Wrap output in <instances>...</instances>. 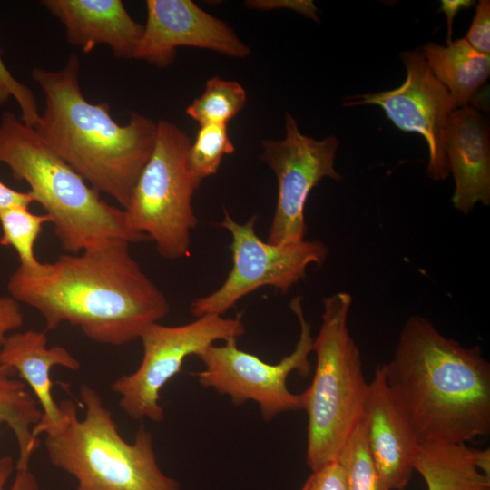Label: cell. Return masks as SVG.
<instances>
[{"label":"cell","mask_w":490,"mask_h":490,"mask_svg":"<svg viewBox=\"0 0 490 490\" xmlns=\"http://www.w3.org/2000/svg\"><path fill=\"white\" fill-rule=\"evenodd\" d=\"M129 247L114 242L63 254L32 270L18 267L8 280V292L37 310L48 330L67 322L92 341L123 346L140 339L171 309Z\"/></svg>","instance_id":"6da1fadb"},{"label":"cell","mask_w":490,"mask_h":490,"mask_svg":"<svg viewBox=\"0 0 490 490\" xmlns=\"http://www.w3.org/2000/svg\"><path fill=\"white\" fill-rule=\"evenodd\" d=\"M381 365L419 444H466L489 433L490 364L479 346L466 348L411 316Z\"/></svg>","instance_id":"7a4b0ae2"},{"label":"cell","mask_w":490,"mask_h":490,"mask_svg":"<svg viewBox=\"0 0 490 490\" xmlns=\"http://www.w3.org/2000/svg\"><path fill=\"white\" fill-rule=\"evenodd\" d=\"M79 69L75 54L60 70L32 69L44 94V108L34 129L93 188L124 209L152 152L157 122L132 113L127 124H118L107 103L85 99Z\"/></svg>","instance_id":"3957f363"},{"label":"cell","mask_w":490,"mask_h":490,"mask_svg":"<svg viewBox=\"0 0 490 490\" xmlns=\"http://www.w3.org/2000/svg\"><path fill=\"white\" fill-rule=\"evenodd\" d=\"M0 162L29 185L64 251L77 254L114 242L148 240L131 227L123 209L105 201L33 127L10 112L0 118Z\"/></svg>","instance_id":"277c9868"},{"label":"cell","mask_w":490,"mask_h":490,"mask_svg":"<svg viewBox=\"0 0 490 490\" xmlns=\"http://www.w3.org/2000/svg\"><path fill=\"white\" fill-rule=\"evenodd\" d=\"M80 398L83 418L71 399H64L62 424L44 433L50 462L75 479L76 490H181L161 469L152 434L143 423L129 443L93 387L83 384Z\"/></svg>","instance_id":"5b68a950"},{"label":"cell","mask_w":490,"mask_h":490,"mask_svg":"<svg viewBox=\"0 0 490 490\" xmlns=\"http://www.w3.org/2000/svg\"><path fill=\"white\" fill-rule=\"evenodd\" d=\"M351 303L345 291L322 300V322L313 339L314 376L300 394L308 416L306 459L311 471L338 458L364 415L369 383L348 328Z\"/></svg>","instance_id":"8992f818"},{"label":"cell","mask_w":490,"mask_h":490,"mask_svg":"<svg viewBox=\"0 0 490 490\" xmlns=\"http://www.w3.org/2000/svg\"><path fill=\"white\" fill-rule=\"evenodd\" d=\"M191 143L175 123L159 120L152 152L123 209L131 227L170 260L190 255L191 232L198 224L191 201L201 183L188 167Z\"/></svg>","instance_id":"52a82bcc"},{"label":"cell","mask_w":490,"mask_h":490,"mask_svg":"<svg viewBox=\"0 0 490 490\" xmlns=\"http://www.w3.org/2000/svg\"><path fill=\"white\" fill-rule=\"evenodd\" d=\"M291 311L299 323V337L294 350L276 364L263 361L255 354L240 349L237 338L215 344L199 356L204 369L195 375L199 383L229 396L233 404L247 401L259 405L265 421L289 411L301 409L300 394H294L287 387L289 374L297 371L307 377L310 372L309 355L313 349L311 324L305 318L301 298L295 297L289 303Z\"/></svg>","instance_id":"ba28073f"},{"label":"cell","mask_w":490,"mask_h":490,"mask_svg":"<svg viewBox=\"0 0 490 490\" xmlns=\"http://www.w3.org/2000/svg\"><path fill=\"white\" fill-rule=\"evenodd\" d=\"M245 333L240 315L224 318L204 315L183 325H151L142 334V358L137 369L111 385L120 397L119 405L134 420H164L160 391L181 371L185 358L201 355L218 340L239 338Z\"/></svg>","instance_id":"9c48e42d"},{"label":"cell","mask_w":490,"mask_h":490,"mask_svg":"<svg viewBox=\"0 0 490 490\" xmlns=\"http://www.w3.org/2000/svg\"><path fill=\"white\" fill-rule=\"evenodd\" d=\"M223 211L224 218L219 224L231 237L232 266L220 287L191 302L195 318L222 316L243 297L265 286L287 292L305 277L310 264L320 266L327 259L328 249L321 241L272 244L257 235V215L239 223L226 209Z\"/></svg>","instance_id":"30bf717a"},{"label":"cell","mask_w":490,"mask_h":490,"mask_svg":"<svg viewBox=\"0 0 490 490\" xmlns=\"http://www.w3.org/2000/svg\"><path fill=\"white\" fill-rule=\"evenodd\" d=\"M260 159L278 182L275 211L267 241L272 244L305 240V205L312 189L324 178L341 181L334 162L339 141L330 135L318 141L300 132L295 118L287 113L285 137L261 141Z\"/></svg>","instance_id":"8fae6325"},{"label":"cell","mask_w":490,"mask_h":490,"mask_svg":"<svg viewBox=\"0 0 490 490\" xmlns=\"http://www.w3.org/2000/svg\"><path fill=\"white\" fill-rule=\"evenodd\" d=\"M400 58L407 76L397 88L346 97L344 106L377 105L403 132L424 137L428 146L427 175L442 181L449 174L446 140L454 111L446 87L433 75L420 49L404 52Z\"/></svg>","instance_id":"7c38bea8"},{"label":"cell","mask_w":490,"mask_h":490,"mask_svg":"<svg viewBox=\"0 0 490 490\" xmlns=\"http://www.w3.org/2000/svg\"><path fill=\"white\" fill-rule=\"evenodd\" d=\"M146 8L133 59L163 69L174 62L179 47L207 49L233 58L251 53L229 24L191 0H147Z\"/></svg>","instance_id":"4fadbf2b"},{"label":"cell","mask_w":490,"mask_h":490,"mask_svg":"<svg viewBox=\"0 0 490 490\" xmlns=\"http://www.w3.org/2000/svg\"><path fill=\"white\" fill-rule=\"evenodd\" d=\"M362 425L376 468L388 490H404L414 471L417 438L377 364L369 383Z\"/></svg>","instance_id":"5bb4252c"},{"label":"cell","mask_w":490,"mask_h":490,"mask_svg":"<svg viewBox=\"0 0 490 490\" xmlns=\"http://www.w3.org/2000/svg\"><path fill=\"white\" fill-rule=\"evenodd\" d=\"M446 155L455 181L454 207L469 213L477 202L490 203L489 125L475 109L467 106L450 115Z\"/></svg>","instance_id":"9a60e30c"},{"label":"cell","mask_w":490,"mask_h":490,"mask_svg":"<svg viewBox=\"0 0 490 490\" xmlns=\"http://www.w3.org/2000/svg\"><path fill=\"white\" fill-rule=\"evenodd\" d=\"M41 4L63 23L68 43L85 54L103 44L117 58H133L143 25L130 15L122 1L43 0Z\"/></svg>","instance_id":"2e32d148"},{"label":"cell","mask_w":490,"mask_h":490,"mask_svg":"<svg viewBox=\"0 0 490 490\" xmlns=\"http://www.w3.org/2000/svg\"><path fill=\"white\" fill-rule=\"evenodd\" d=\"M44 332L26 330L9 334L0 348V363L14 368L17 377L28 385L41 407L42 417L33 428V436L55 428L64 414L52 396L50 372L55 366L77 371L81 364L65 348L47 347Z\"/></svg>","instance_id":"e0dca14e"},{"label":"cell","mask_w":490,"mask_h":490,"mask_svg":"<svg viewBox=\"0 0 490 490\" xmlns=\"http://www.w3.org/2000/svg\"><path fill=\"white\" fill-rule=\"evenodd\" d=\"M433 75L448 91L454 110L469 106L490 74V54H484L465 38L446 46L426 43L421 49Z\"/></svg>","instance_id":"ac0fdd59"},{"label":"cell","mask_w":490,"mask_h":490,"mask_svg":"<svg viewBox=\"0 0 490 490\" xmlns=\"http://www.w3.org/2000/svg\"><path fill=\"white\" fill-rule=\"evenodd\" d=\"M413 467L424 478L427 490L490 488V478L477 469L473 448L465 443L419 444Z\"/></svg>","instance_id":"d6986e66"},{"label":"cell","mask_w":490,"mask_h":490,"mask_svg":"<svg viewBox=\"0 0 490 490\" xmlns=\"http://www.w3.org/2000/svg\"><path fill=\"white\" fill-rule=\"evenodd\" d=\"M15 370L0 363V426L6 425L18 446L15 469L29 467V462L39 446L33 428L42 417V410L26 384Z\"/></svg>","instance_id":"ffe728a7"},{"label":"cell","mask_w":490,"mask_h":490,"mask_svg":"<svg viewBox=\"0 0 490 490\" xmlns=\"http://www.w3.org/2000/svg\"><path fill=\"white\" fill-rule=\"evenodd\" d=\"M246 100V91L238 82L213 76L207 80L201 95L186 108V113L199 125L227 124L243 109Z\"/></svg>","instance_id":"44dd1931"},{"label":"cell","mask_w":490,"mask_h":490,"mask_svg":"<svg viewBox=\"0 0 490 490\" xmlns=\"http://www.w3.org/2000/svg\"><path fill=\"white\" fill-rule=\"evenodd\" d=\"M45 223H51L49 216L33 213L26 207L0 210V244L15 250L20 268L32 270L41 264L34 254V245Z\"/></svg>","instance_id":"7402d4cb"},{"label":"cell","mask_w":490,"mask_h":490,"mask_svg":"<svg viewBox=\"0 0 490 490\" xmlns=\"http://www.w3.org/2000/svg\"><path fill=\"white\" fill-rule=\"evenodd\" d=\"M235 152V146L229 138L227 124L200 125L194 142L191 143L187 162L188 167L199 182L217 173L225 155Z\"/></svg>","instance_id":"603a6c76"},{"label":"cell","mask_w":490,"mask_h":490,"mask_svg":"<svg viewBox=\"0 0 490 490\" xmlns=\"http://www.w3.org/2000/svg\"><path fill=\"white\" fill-rule=\"evenodd\" d=\"M338 459L346 471L348 490H388L371 457L362 421L347 441Z\"/></svg>","instance_id":"cb8c5ba5"},{"label":"cell","mask_w":490,"mask_h":490,"mask_svg":"<svg viewBox=\"0 0 490 490\" xmlns=\"http://www.w3.org/2000/svg\"><path fill=\"white\" fill-rule=\"evenodd\" d=\"M13 97L21 111V121L30 127H34L40 113L35 96L32 90L18 82L5 66L0 49V107Z\"/></svg>","instance_id":"d4e9b609"},{"label":"cell","mask_w":490,"mask_h":490,"mask_svg":"<svg viewBox=\"0 0 490 490\" xmlns=\"http://www.w3.org/2000/svg\"><path fill=\"white\" fill-rule=\"evenodd\" d=\"M301 490H348L346 471L338 458L312 470Z\"/></svg>","instance_id":"484cf974"},{"label":"cell","mask_w":490,"mask_h":490,"mask_svg":"<svg viewBox=\"0 0 490 490\" xmlns=\"http://www.w3.org/2000/svg\"><path fill=\"white\" fill-rule=\"evenodd\" d=\"M477 52L490 54V2L480 0L475 14L465 37Z\"/></svg>","instance_id":"4316f807"},{"label":"cell","mask_w":490,"mask_h":490,"mask_svg":"<svg viewBox=\"0 0 490 490\" xmlns=\"http://www.w3.org/2000/svg\"><path fill=\"white\" fill-rule=\"evenodd\" d=\"M0 490H40L30 468L15 469L9 456L0 457Z\"/></svg>","instance_id":"83f0119b"},{"label":"cell","mask_w":490,"mask_h":490,"mask_svg":"<svg viewBox=\"0 0 490 490\" xmlns=\"http://www.w3.org/2000/svg\"><path fill=\"white\" fill-rule=\"evenodd\" d=\"M245 5L258 10L291 9L319 23L318 10L310 0H250L246 1Z\"/></svg>","instance_id":"f1b7e54d"},{"label":"cell","mask_w":490,"mask_h":490,"mask_svg":"<svg viewBox=\"0 0 490 490\" xmlns=\"http://www.w3.org/2000/svg\"><path fill=\"white\" fill-rule=\"evenodd\" d=\"M24 315L19 302L12 297H0V348L10 332L22 327Z\"/></svg>","instance_id":"f546056e"},{"label":"cell","mask_w":490,"mask_h":490,"mask_svg":"<svg viewBox=\"0 0 490 490\" xmlns=\"http://www.w3.org/2000/svg\"><path fill=\"white\" fill-rule=\"evenodd\" d=\"M35 202L30 192L15 191L0 181V210L11 207H26Z\"/></svg>","instance_id":"4dcf8cb0"},{"label":"cell","mask_w":490,"mask_h":490,"mask_svg":"<svg viewBox=\"0 0 490 490\" xmlns=\"http://www.w3.org/2000/svg\"><path fill=\"white\" fill-rule=\"evenodd\" d=\"M475 4L473 0H442L440 2L439 11L445 13L447 23V41L452 42V25L456 14L462 10L471 7Z\"/></svg>","instance_id":"1f68e13d"},{"label":"cell","mask_w":490,"mask_h":490,"mask_svg":"<svg viewBox=\"0 0 490 490\" xmlns=\"http://www.w3.org/2000/svg\"><path fill=\"white\" fill-rule=\"evenodd\" d=\"M475 465L485 476L490 478V450L473 449Z\"/></svg>","instance_id":"d6a6232c"},{"label":"cell","mask_w":490,"mask_h":490,"mask_svg":"<svg viewBox=\"0 0 490 490\" xmlns=\"http://www.w3.org/2000/svg\"><path fill=\"white\" fill-rule=\"evenodd\" d=\"M486 490H490V488L486 489Z\"/></svg>","instance_id":"836d02e7"}]
</instances>
